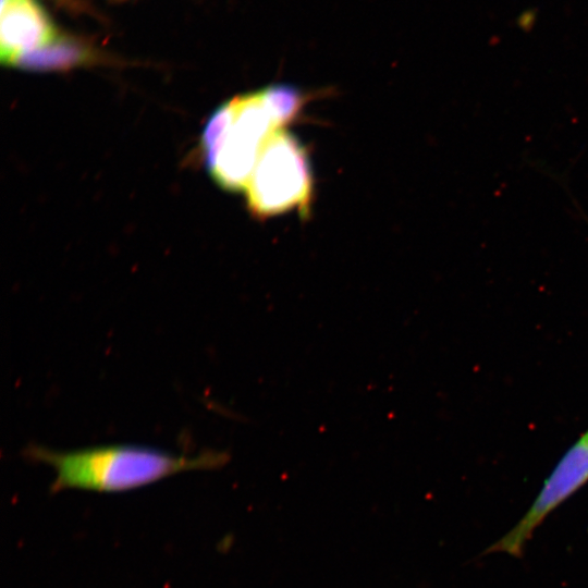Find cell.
<instances>
[{
	"mask_svg": "<svg viewBox=\"0 0 588 588\" xmlns=\"http://www.w3.org/2000/svg\"><path fill=\"white\" fill-rule=\"evenodd\" d=\"M25 455L54 468L52 491L74 487L98 491L127 490L182 470L220 468L230 460L225 451L206 450L189 456L126 444L75 451H53L32 444L26 448Z\"/></svg>",
	"mask_w": 588,
	"mask_h": 588,
	"instance_id": "cell-1",
	"label": "cell"
},
{
	"mask_svg": "<svg viewBox=\"0 0 588 588\" xmlns=\"http://www.w3.org/2000/svg\"><path fill=\"white\" fill-rule=\"evenodd\" d=\"M301 100L296 89L275 85L230 101V121L207 166L220 186L246 188L264 145L293 118Z\"/></svg>",
	"mask_w": 588,
	"mask_h": 588,
	"instance_id": "cell-2",
	"label": "cell"
},
{
	"mask_svg": "<svg viewBox=\"0 0 588 588\" xmlns=\"http://www.w3.org/2000/svg\"><path fill=\"white\" fill-rule=\"evenodd\" d=\"M245 189L255 213L273 215L305 206L311 176L301 144L281 130L275 132L264 145Z\"/></svg>",
	"mask_w": 588,
	"mask_h": 588,
	"instance_id": "cell-3",
	"label": "cell"
},
{
	"mask_svg": "<svg viewBox=\"0 0 588 588\" xmlns=\"http://www.w3.org/2000/svg\"><path fill=\"white\" fill-rule=\"evenodd\" d=\"M588 482V429L568 448L523 517L485 553L520 558L543 520Z\"/></svg>",
	"mask_w": 588,
	"mask_h": 588,
	"instance_id": "cell-4",
	"label": "cell"
},
{
	"mask_svg": "<svg viewBox=\"0 0 588 588\" xmlns=\"http://www.w3.org/2000/svg\"><path fill=\"white\" fill-rule=\"evenodd\" d=\"M60 32L36 0H1L0 58L13 65L22 54L54 41Z\"/></svg>",
	"mask_w": 588,
	"mask_h": 588,
	"instance_id": "cell-5",
	"label": "cell"
},
{
	"mask_svg": "<svg viewBox=\"0 0 588 588\" xmlns=\"http://www.w3.org/2000/svg\"><path fill=\"white\" fill-rule=\"evenodd\" d=\"M96 57L86 44L61 34L51 44L20 56L13 65L36 71L66 70L90 63Z\"/></svg>",
	"mask_w": 588,
	"mask_h": 588,
	"instance_id": "cell-6",
	"label": "cell"
},
{
	"mask_svg": "<svg viewBox=\"0 0 588 588\" xmlns=\"http://www.w3.org/2000/svg\"><path fill=\"white\" fill-rule=\"evenodd\" d=\"M534 22H535V13H532L531 11L524 12L518 19V24L520 25L523 29L530 28Z\"/></svg>",
	"mask_w": 588,
	"mask_h": 588,
	"instance_id": "cell-7",
	"label": "cell"
},
{
	"mask_svg": "<svg viewBox=\"0 0 588 588\" xmlns=\"http://www.w3.org/2000/svg\"><path fill=\"white\" fill-rule=\"evenodd\" d=\"M578 209V211L580 212L581 217L587 221V224H588V217L587 215L585 213V211L583 210V208L578 205L576 207Z\"/></svg>",
	"mask_w": 588,
	"mask_h": 588,
	"instance_id": "cell-8",
	"label": "cell"
}]
</instances>
